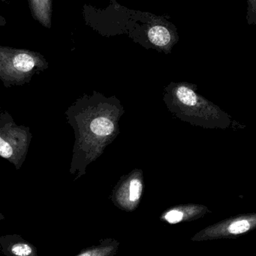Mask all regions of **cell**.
Segmentation results:
<instances>
[{
  "instance_id": "cell-1",
  "label": "cell",
  "mask_w": 256,
  "mask_h": 256,
  "mask_svg": "<svg viewBox=\"0 0 256 256\" xmlns=\"http://www.w3.org/2000/svg\"><path fill=\"white\" fill-rule=\"evenodd\" d=\"M197 90V85L188 82L172 83L168 88V104L179 119L208 130H227L236 124L228 114Z\"/></svg>"
},
{
  "instance_id": "cell-2",
  "label": "cell",
  "mask_w": 256,
  "mask_h": 256,
  "mask_svg": "<svg viewBox=\"0 0 256 256\" xmlns=\"http://www.w3.org/2000/svg\"><path fill=\"white\" fill-rule=\"evenodd\" d=\"M256 229V212L241 214L206 226L190 238L192 241L235 239Z\"/></svg>"
},
{
  "instance_id": "cell-3",
  "label": "cell",
  "mask_w": 256,
  "mask_h": 256,
  "mask_svg": "<svg viewBox=\"0 0 256 256\" xmlns=\"http://www.w3.org/2000/svg\"><path fill=\"white\" fill-rule=\"evenodd\" d=\"M211 212L208 206L198 204H186L170 208L163 214L162 218L169 224H178L192 222Z\"/></svg>"
},
{
  "instance_id": "cell-4",
  "label": "cell",
  "mask_w": 256,
  "mask_h": 256,
  "mask_svg": "<svg viewBox=\"0 0 256 256\" xmlns=\"http://www.w3.org/2000/svg\"><path fill=\"white\" fill-rule=\"evenodd\" d=\"M148 38L156 47L170 52V49L179 40L176 29L167 23L156 24L148 31Z\"/></svg>"
},
{
  "instance_id": "cell-5",
  "label": "cell",
  "mask_w": 256,
  "mask_h": 256,
  "mask_svg": "<svg viewBox=\"0 0 256 256\" xmlns=\"http://www.w3.org/2000/svg\"><path fill=\"white\" fill-rule=\"evenodd\" d=\"M90 130L97 136H106L113 132L114 126L110 120L106 118H98L92 121Z\"/></svg>"
},
{
  "instance_id": "cell-6",
  "label": "cell",
  "mask_w": 256,
  "mask_h": 256,
  "mask_svg": "<svg viewBox=\"0 0 256 256\" xmlns=\"http://www.w3.org/2000/svg\"><path fill=\"white\" fill-rule=\"evenodd\" d=\"M13 66L18 71L28 72L35 66V60L30 55L26 54H20L14 58Z\"/></svg>"
},
{
  "instance_id": "cell-7",
  "label": "cell",
  "mask_w": 256,
  "mask_h": 256,
  "mask_svg": "<svg viewBox=\"0 0 256 256\" xmlns=\"http://www.w3.org/2000/svg\"><path fill=\"white\" fill-rule=\"evenodd\" d=\"M142 182L138 179H133L130 181L128 186V200L131 202H136L140 198L142 192Z\"/></svg>"
},
{
  "instance_id": "cell-8",
  "label": "cell",
  "mask_w": 256,
  "mask_h": 256,
  "mask_svg": "<svg viewBox=\"0 0 256 256\" xmlns=\"http://www.w3.org/2000/svg\"><path fill=\"white\" fill-rule=\"evenodd\" d=\"M246 20L248 25H256V0H247Z\"/></svg>"
},
{
  "instance_id": "cell-9",
  "label": "cell",
  "mask_w": 256,
  "mask_h": 256,
  "mask_svg": "<svg viewBox=\"0 0 256 256\" xmlns=\"http://www.w3.org/2000/svg\"><path fill=\"white\" fill-rule=\"evenodd\" d=\"M12 252L16 256H28L32 254V250L28 244H17L12 248Z\"/></svg>"
},
{
  "instance_id": "cell-10",
  "label": "cell",
  "mask_w": 256,
  "mask_h": 256,
  "mask_svg": "<svg viewBox=\"0 0 256 256\" xmlns=\"http://www.w3.org/2000/svg\"><path fill=\"white\" fill-rule=\"evenodd\" d=\"M13 149L11 145L4 140L2 138H0V155L2 158H10L12 156Z\"/></svg>"
}]
</instances>
